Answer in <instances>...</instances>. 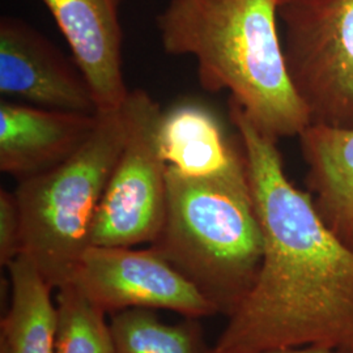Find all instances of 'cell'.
<instances>
[{"label":"cell","instance_id":"1","mask_svg":"<svg viewBox=\"0 0 353 353\" xmlns=\"http://www.w3.org/2000/svg\"><path fill=\"white\" fill-rule=\"evenodd\" d=\"M263 233L252 290L228 316L212 353L319 347L353 353V249L328 228L309 191L285 176L278 141L229 99Z\"/></svg>","mask_w":353,"mask_h":353},{"label":"cell","instance_id":"2","mask_svg":"<svg viewBox=\"0 0 353 353\" xmlns=\"http://www.w3.org/2000/svg\"><path fill=\"white\" fill-rule=\"evenodd\" d=\"M284 0H170L156 19L165 52L198 63L203 88L228 90L255 126L278 141L312 118L290 81L278 30Z\"/></svg>","mask_w":353,"mask_h":353},{"label":"cell","instance_id":"3","mask_svg":"<svg viewBox=\"0 0 353 353\" xmlns=\"http://www.w3.org/2000/svg\"><path fill=\"white\" fill-rule=\"evenodd\" d=\"M229 316L252 290L263 233L243 176L194 179L168 168L164 225L151 245Z\"/></svg>","mask_w":353,"mask_h":353},{"label":"cell","instance_id":"4","mask_svg":"<svg viewBox=\"0 0 353 353\" xmlns=\"http://www.w3.org/2000/svg\"><path fill=\"white\" fill-rule=\"evenodd\" d=\"M87 143L63 164L19 181L13 191L23 224V252L52 290L70 284L90 246L103 191L126 139L123 105L99 112Z\"/></svg>","mask_w":353,"mask_h":353},{"label":"cell","instance_id":"5","mask_svg":"<svg viewBox=\"0 0 353 353\" xmlns=\"http://www.w3.org/2000/svg\"><path fill=\"white\" fill-rule=\"evenodd\" d=\"M123 109L126 139L96 212L93 246L152 245L164 225L168 165L159 137L164 112L143 89L130 90Z\"/></svg>","mask_w":353,"mask_h":353},{"label":"cell","instance_id":"6","mask_svg":"<svg viewBox=\"0 0 353 353\" xmlns=\"http://www.w3.org/2000/svg\"><path fill=\"white\" fill-rule=\"evenodd\" d=\"M284 55L312 123L353 130V0H284Z\"/></svg>","mask_w":353,"mask_h":353},{"label":"cell","instance_id":"7","mask_svg":"<svg viewBox=\"0 0 353 353\" xmlns=\"http://www.w3.org/2000/svg\"><path fill=\"white\" fill-rule=\"evenodd\" d=\"M103 314L127 309L169 310L202 319L219 310L179 270L153 248L90 245L71 283Z\"/></svg>","mask_w":353,"mask_h":353},{"label":"cell","instance_id":"8","mask_svg":"<svg viewBox=\"0 0 353 353\" xmlns=\"http://www.w3.org/2000/svg\"><path fill=\"white\" fill-rule=\"evenodd\" d=\"M0 93L39 108L99 113L77 64L34 28L8 16L0 21Z\"/></svg>","mask_w":353,"mask_h":353},{"label":"cell","instance_id":"9","mask_svg":"<svg viewBox=\"0 0 353 353\" xmlns=\"http://www.w3.org/2000/svg\"><path fill=\"white\" fill-rule=\"evenodd\" d=\"M85 76L99 112L119 109L130 93L123 77V0H42Z\"/></svg>","mask_w":353,"mask_h":353},{"label":"cell","instance_id":"10","mask_svg":"<svg viewBox=\"0 0 353 353\" xmlns=\"http://www.w3.org/2000/svg\"><path fill=\"white\" fill-rule=\"evenodd\" d=\"M100 115L0 103V170L23 181L63 164L90 138Z\"/></svg>","mask_w":353,"mask_h":353},{"label":"cell","instance_id":"11","mask_svg":"<svg viewBox=\"0 0 353 353\" xmlns=\"http://www.w3.org/2000/svg\"><path fill=\"white\" fill-rule=\"evenodd\" d=\"M159 137L165 163L179 176L214 179L246 173L242 147L228 139L219 118L201 103L182 102L164 112Z\"/></svg>","mask_w":353,"mask_h":353},{"label":"cell","instance_id":"12","mask_svg":"<svg viewBox=\"0 0 353 353\" xmlns=\"http://www.w3.org/2000/svg\"><path fill=\"white\" fill-rule=\"evenodd\" d=\"M305 183L328 228L353 249V130L312 123L299 137Z\"/></svg>","mask_w":353,"mask_h":353},{"label":"cell","instance_id":"13","mask_svg":"<svg viewBox=\"0 0 353 353\" xmlns=\"http://www.w3.org/2000/svg\"><path fill=\"white\" fill-rule=\"evenodd\" d=\"M7 270L11 303L0 322V353H57V305L50 284L26 255Z\"/></svg>","mask_w":353,"mask_h":353},{"label":"cell","instance_id":"14","mask_svg":"<svg viewBox=\"0 0 353 353\" xmlns=\"http://www.w3.org/2000/svg\"><path fill=\"white\" fill-rule=\"evenodd\" d=\"M201 319L166 323L154 310L127 309L112 316L115 353H212Z\"/></svg>","mask_w":353,"mask_h":353},{"label":"cell","instance_id":"15","mask_svg":"<svg viewBox=\"0 0 353 353\" xmlns=\"http://www.w3.org/2000/svg\"><path fill=\"white\" fill-rule=\"evenodd\" d=\"M57 353H115L106 314L67 284L57 296Z\"/></svg>","mask_w":353,"mask_h":353},{"label":"cell","instance_id":"16","mask_svg":"<svg viewBox=\"0 0 353 353\" xmlns=\"http://www.w3.org/2000/svg\"><path fill=\"white\" fill-rule=\"evenodd\" d=\"M23 252V224L14 192L0 190V265L8 267Z\"/></svg>","mask_w":353,"mask_h":353},{"label":"cell","instance_id":"17","mask_svg":"<svg viewBox=\"0 0 353 353\" xmlns=\"http://www.w3.org/2000/svg\"><path fill=\"white\" fill-rule=\"evenodd\" d=\"M261 353H351L341 352V351H332L319 347H297V348H284V350H274V351H265Z\"/></svg>","mask_w":353,"mask_h":353}]
</instances>
